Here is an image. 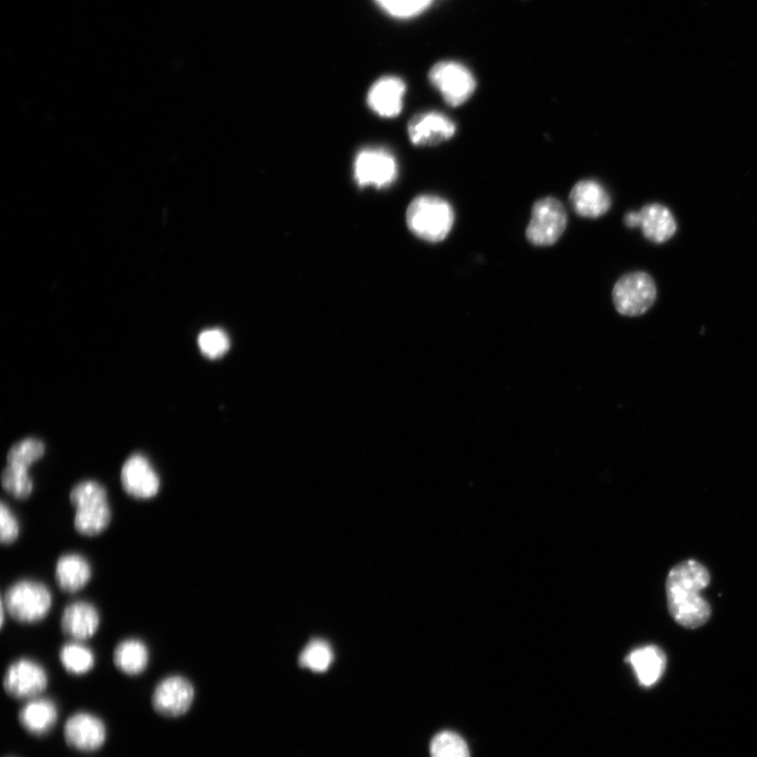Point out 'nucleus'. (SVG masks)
<instances>
[{
	"label": "nucleus",
	"mask_w": 757,
	"mask_h": 757,
	"mask_svg": "<svg viewBox=\"0 0 757 757\" xmlns=\"http://www.w3.org/2000/svg\"><path fill=\"white\" fill-rule=\"evenodd\" d=\"M708 569L701 563L688 560L674 566L667 577L666 593L670 616L679 625L695 629L705 625L711 617V607L701 596L710 584Z\"/></svg>",
	"instance_id": "obj_1"
},
{
	"label": "nucleus",
	"mask_w": 757,
	"mask_h": 757,
	"mask_svg": "<svg viewBox=\"0 0 757 757\" xmlns=\"http://www.w3.org/2000/svg\"><path fill=\"white\" fill-rule=\"evenodd\" d=\"M71 504L75 508L74 528L84 537H97L104 533L112 521L108 493L96 481H84L73 487Z\"/></svg>",
	"instance_id": "obj_2"
},
{
	"label": "nucleus",
	"mask_w": 757,
	"mask_h": 757,
	"mask_svg": "<svg viewBox=\"0 0 757 757\" xmlns=\"http://www.w3.org/2000/svg\"><path fill=\"white\" fill-rule=\"evenodd\" d=\"M406 223L409 231L418 238L438 243L452 232L455 212L445 199L434 195H422L409 204Z\"/></svg>",
	"instance_id": "obj_3"
},
{
	"label": "nucleus",
	"mask_w": 757,
	"mask_h": 757,
	"mask_svg": "<svg viewBox=\"0 0 757 757\" xmlns=\"http://www.w3.org/2000/svg\"><path fill=\"white\" fill-rule=\"evenodd\" d=\"M2 604L14 621L36 624L48 617L53 597L44 583L26 579L15 582L6 590Z\"/></svg>",
	"instance_id": "obj_4"
},
{
	"label": "nucleus",
	"mask_w": 757,
	"mask_h": 757,
	"mask_svg": "<svg viewBox=\"0 0 757 757\" xmlns=\"http://www.w3.org/2000/svg\"><path fill=\"white\" fill-rule=\"evenodd\" d=\"M657 286L644 272L629 273L618 280L612 298L617 311L626 317H639L648 312L657 299Z\"/></svg>",
	"instance_id": "obj_5"
},
{
	"label": "nucleus",
	"mask_w": 757,
	"mask_h": 757,
	"mask_svg": "<svg viewBox=\"0 0 757 757\" xmlns=\"http://www.w3.org/2000/svg\"><path fill=\"white\" fill-rule=\"evenodd\" d=\"M567 214L561 201L554 197L538 200L531 211L526 237L536 247H550L563 235Z\"/></svg>",
	"instance_id": "obj_6"
},
{
	"label": "nucleus",
	"mask_w": 757,
	"mask_h": 757,
	"mask_svg": "<svg viewBox=\"0 0 757 757\" xmlns=\"http://www.w3.org/2000/svg\"><path fill=\"white\" fill-rule=\"evenodd\" d=\"M429 80L450 107H460L472 97L477 83L472 72L456 61H441L429 72Z\"/></svg>",
	"instance_id": "obj_7"
},
{
	"label": "nucleus",
	"mask_w": 757,
	"mask_h": 757,
	"mask_svg": "<svg viewBox=\"0 0 757 757\" xmlns=\"http://www.w3.org/2000/svg\"><path fill=\"white\" fill-rule=\"evenodd\" d=\"M49 677L44 666L31 659H18L4 675V689L15 700L30 701L40 697L48 687Z\"/></svg>",
	"instance_id": "obj_8"
},
{
	"label": "nucleus",
	"mask_w": 757,
	"mask_h": 757,
	"mask_svg": "<svg viewBox=\"0 0 757 757\" xmlns=\"http://www.w3.org/2000/svg\"><path fill=\"white\" fill-rule=\"evenodd\" d=\"M398 176L395 156L382 148H367L355 159V179L358 186L383 189L392 186Z\"/></svg>",
	"instance_id": "obj_9"
},
{
	"label": "nucleus",
	"mask_w": 757,
	"mask_h": 757,
	"mask_svg": "<svg viewBox=\"0 0 757 757\" xmlns=\"http://www.w3.org/2000/svg\"><path fill=\"white\" fill-rule=\"evenodd\" d=\"M195 700V688L182 675H170L161 680L152 695L154 710L166 718H179L187 714Z\"/></svg>",
	"instance_id": "obj_10"
},
{
	"label": "nucleus",
	"mask_w": 757,
	"mask_h": 757,
	"mask_svg": "<svg viewBox=\"0 0 757 757\" xmlns=\"http://www.w3.org/2000/svg\"><path fill=\"white\" fill-rule=\"evenodd\" d=\"M65 741L69 747L80 752H94L105 745L107 728L98 716L77 712L66 722Z\"/></svg>",
	"instance_id": "obj_11"
},
{
	"label": "nucleus",
	"mask_w": 757,
	"mask_h": 757,
	"mask_svg": "<svg viewBox=\"0 0 757 757\" xmlns=\"http://www.w3.org/2000/svg\"><path fill=\"white\" fill-rule=\"evenodd\" d=\"M407 132L414 146L434 147L452 139L457 132V126L442 113L425 112L409 120Z\"/></svg>",
	"instance_id": "obj_12"
},
{
	"label": "nucleus",
	"mask_w": 757,
	"mask_h": 757,
	"mask_svg": "<svg viewBox=\"0 0 757 757\" xmlns=\"http://www.w3.org/2000/svg\"><path fill=\"white\" fill-rule=\"evenodd\" d=\"M120 479L122 487L132 498L149 500L159 493L160 479L145 456H131L122 466Z\"/></svg>",
	"instance_id": "obj_13"
},
{
	"label": "nucleus",
	"mask_w": 757,
	"mask_h": 757,
	"mask_svg": "<svg viewBox=\"0 0 757 757\" xmlns=\"http://www.w3.org/2000/svg\"><path fill=\"white\" fill-rule=\"evenodd\" d=\"M99 626V611L87 601L69 604L60 620L61 631L74 642L90 640L97 633Z\"/></svg>",
	"instance_id": "obj_14"
},
{
	"label": "nucleus",
	"mask_w": 757,
	"mask_h": 757,
	"mask_svg": "<svg viewBox=\"0 0 757 757\" xmlns=\"http://www.w3.org/2000/svg\"><path fill=\"white\" fill-rule=\"evenodd\" d=\"M569 201L575 212L584 218H599L605 215L611 207V198L608 192L596 180L579 181L572 188Z\"/></svg>",
	"instance_id": "obj_15"
},
{
	"label": "nucleus",
	"mask_w": 757,
	"mask_h": 757,
	"mask_svg": "<svg viewBox=\"0 0 757 757\" xmlns=\"http://www.w3.org/2000/svg\"><path fill=\"white\" fill-rule=\"evenodd\" d=\"M406 86L394 76L380 78L367 95V104L376 114L385 118L397 117L403 108Z\"/></svg>",
	"instance_id": "obj_16"
},
{
	"label": "nucleus",
	"mask_w": 757,
	"mask_h": 757,
	"mask_svg": "<svg viewBox=\"0 0 757 757\" xmlns=\"http://www.w3.org/2000/svg\"><path fill=\"white\" fill-rule=\"evenodd\" d=\"M90 562L78 554L61 556L55 565V580L58 587L68 593L84 589L92 579Z\"/></svg>",
	"instance_id": "obj_17"
},
{
	"label": "nucleus",
	"mask_w": 757,
	"mask_h": 757,
	"mask_svg": "<svg viewBox=\"0 0 757 757\" xmlns=\"http://www.w3.org/2000/svg\"><path fill=\"white\" fill-rule=\"evenodd\" d=\"M627 662L636 672L642 686L651 687L657 684L666 669V654L657 646H646L633 650Z\"/></svg>",
	"instance_id": "obj_18"
},
{
	"label": "nucleus",
	"mask_w": 757,
	"mask_h": 757,
	"mask_svg": "<svg viewBox=\"0 0 757 757\" xmlns=\"http://www.w3.org/2000/svg\"><path fill=\"white\" fill-rule=\"evenodd\" d=\"M18 720L26 731L33 735L42 736L49 733L58 720V709L49 699L36 698L19 711Z\"/></svg>",
	"instance_id": "obj_19"
},
{
	"label": "nucleus",
	"mask_w": 757,
	"mask_h": 757,
	"mask_svg": "<svg viewBox=\"0 0 757 757\" xmlns=\"http://www.w3.org/2000/svg\"><path fill=\"white\" fill-rule=\"evenodd\" d=\"M639 214L640 228L644 236L654 243L666 242L677 232V222L662 204H648Z\"/></svg>",
	"instance_id": "obj_20"
},
{
	"label": "nucleus",
	"mask_w": 757,
	"mask_h": 757,
	"mask_svg": "<svg viewBox=\"0 0 757 757\" xmlns=\"http://www.w3.org/2000/svg\"><path fill=\"white\" fill-rule=\"evenodd\" d=\"M113 662L120 672L135 677L145 672L149 666V648L138 639L121 641L114 649Z\"/></svg>",
	"instance_id": "obj_21"
},
{
	"label": "nucleus",
	"mask_w": 757,
	"mask_h": 757,
	"mask_svg": "<svg viewBox=\"0 0 757 757\" xmlns=\"http://www.w3.org/2000/svg\"><path fill=\"white\" fill-rule=\"evenodd\" d=\"M59 661L67 672L74 675H84L94 668L95 654L80 642H72L61 647Z\"/></svg>",
	"instance_id": "obj_22"
},
{
	"label": "nucleus",
	"mask_w": 757,
	"mask_h": 757,
	"mask_svg": "<svg viewBox=\"0 0 757 757\" xmlns=\"http://www.w3.org/2000/svg\"><path fill=\"white\" fill-rule=\"evenodd\" d=\"M2 485L9 495L17 500H26L33 493V481L29 469L8 465L2 475Z\"/></svg>",
	"instance_id": "obj_23"
},
{
	"label": "nucleus",
	"mask_w": 757,
	"mask_h": 757,
	"mask_svg": "<svg viewBox=\"0 0 757 757\" xmlns=\"http://www.w3.org/2000/svg\"><path fill=\"white\" fill-rule=\"evenodd\" d=\"M334 660V653L329 644L322 640L312 641L300 656V665L314 672H325Z\"/></svg>",
	"instance_id": "obj_24"
},
{
	"label": "nucleus",
	"mask_w": 757,
	"mask_h": 757,
	"mask_svg": "<svg viewBox=\"0 0 757 757\" xmlns=\"http://www.w3.org/2000/svg\"><path fill=\"white\" fill-rule=\"evenodd\" d=\"M45 454V446L42 441L29 438L13 445L9 450L8 465L29 469L36 461Z\"/></svg>",
	"instance_id": "obj_25"
},
{
	"label": "nucleus",
	"mask_w": 757,
	"mask_h": 757,
	"mask_svg": "<svg viewBox=\"0 0 757 757\" xmlns=\"http://www.w3.org/2000/svg\"><path fill=\"white\" fill-rule=\"evenodd\" d=\"M432 757H470L465 741L455 732L443 731L431 744Z\"/></svg>",
	"instance_id": "obj_26"
},
{
	"label": "nucleus",
	"mask_w": 757,
	"mask_h": 757,
	"mask_svg": "<svg viewBox=\"0 0 757 757\" xmlns=\"http://www.w3.org/2000/svg\"><path fill=\"white\" fill-rule=\"evenodd\" d=\"M199 349L204 356L210 359H218L230 349V339L220 329L203 331L198 337Z\"/></svg>",
	"instance_id": "obj_27"
},
{
	"label": "nucleus",
	"mask_w": 757,
	"mask_h": 757,
	"mask_svg": "<svg viewBox=\"0 0 757 757\" xmlns=\"http://www.w3.org/2000/svg\"><path fill=\"white\" fill-rule=\"evenodd\" d=\"M378 4L388 13L400 18L419 15L432 0H377Z\"/></svg>",
	"instance_id": "obj_28"
},
{
	"label": "nucleus",
	"mask_w": 757,
	"mask_h": 757,
	"mask_svg": "<svg viewBox=\"0 0 757 757\" xmlns=\"http://www.w3.org/2000/svg\"><path fill=\"white\" fill-rule=\"evenodd\" d=\"M20 525L11 508L5 503L0 506V541L4 545H11L17 541Z\"/></svg>",
	"instance_id": "obj_29"
},
{
	"label": "nucleus",
	"mask_w": 757,
	"mask_h": 757,
	"mask_svg": "<svg viewBox=\"0 0 757 757\" xmlns=\"http://www.w3.org/2000/svg\"><path fill=\"white\" fill-rule=\"evenodd\" d=\"M624 222L630 229L640 228V214L639 212H629L624 218Z\"/></svg>",
	"instance_id": "obj_30"
}]
</instances>
